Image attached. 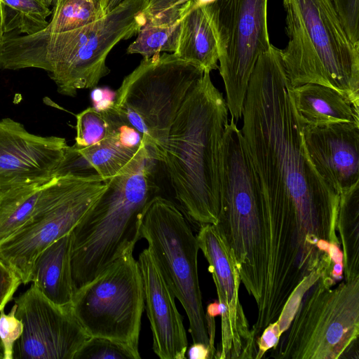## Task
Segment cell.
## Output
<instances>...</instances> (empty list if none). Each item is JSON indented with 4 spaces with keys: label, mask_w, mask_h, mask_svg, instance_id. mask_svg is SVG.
<instances>
[{
    "label": "cell",
    "mask_w": 359,
    "mask_h": 359,
    "mask_svg": "<svg viewBox=\"0 0 359 359\" xmlns=\"http://www.w3.org/2000/svg\"><path fill=\"white\" fill-rule=\"evenodd\" d=\"M72 231L46 248L36 258L30 282L50 301L58 305L72 303L75 286L72 264Z\"/></svg>",
    "instance_id": "cell-19"
},
{
    "label": "cell",
    "mask_w": 359,
    "mask_h": 359,
    "mask_svg": "<svg viewBox=\"0 0 359 359\" xmlns=\"http://www.w3.org/2000/svg\"><path fill=\"white\" fill-rule=\"evenodd\" d=\"M204 71L172 53L143 57L116 91L113 108L142 135L154 161L162 162L172 124Z\"/></svg>",
    "instance_id": "cell-8"
},
{
    "label": "cell",
    "mask_w": 359,
    "mask_h": 359,
    "mask_svg": "<svg viewBox=\"0 0 359 359\" xmlns=\"http://www.w3.org/2000/svg\"><path fill=\"white\" fill-rule=\"evenodd\" d=\"M268 0H215L203 6L218 49V69L226 104L234 121L242 117L251 74L259 57L271 45Z\"/></svg>",
    "instance_id": "cell-12"
},
{
    "label": "cell",
    "mask_w": 359,
    "mask_h": 359,
    "mask_svg": "<svg viewBox=\"0 0 359 359\" xmlns=\"http://www.w3.org/2000/svg\"><path fill=\"white\" fill-rule=\"evenodd\" d=\"M123 0H95L98 8L103 16L109 13Z\"/></svg>",
    "instance_id": "cell-35"
},
{
    "label": "cell",
    "mask_w": 359,
    "mask_h": 359,
    "mask_svg": "<svg viewBox=\"0 0 359 359\" xmlns=\"http://www.w3.org/2000/svg\"><path fill=\"white\" fill-rule=\"evenodd\" d=\"M0 358L3 359V354L0 348Z\"/></svg>",
    "instance_id": "cell-40"
},
{
    "label": "cell",
    "mask_w": 359,
    "mask_h": 359,
    "mask_svg": "<svg viewBox=\"0 0 359 359\" xmlns=\"http://www.w3.org/2000/svg\"><path fill=\"white\" fill-rule=\"evenodd\" d=\"M220 314L221 309L219 302H214L208 305L205 315L215 318L217 316H220Z\"/></svg>",
    "instance_id": "cell-36"
},
{
    "label": "cell",
    "mask_w": 359,
    "mask_h": 359,
    "mask_svg": "<svg viewBox=\"0 0 359 359\" xmlns=\"http://www.w3.org/2000/svg\"><path fill=\"white\" fill-rule=\"evenodd\" d=\"M116 91L109 88L95 87L91 93L93 107L98 111H104L114 107L116 99Z\"/></svg>",
    "instance_id": "cell-33"
},
{
    "label": "cell",
    "mask_w": 359,
    "mask_h": 359,
    "mask_svg": "<svg viewBox=\"0 0 359 359\" xmlns=\"http://www.w3.org/2000/svg\"><path fill=\"white\" fill-rule=\"evenodd\" d=\"M180 59L201 68L204 72L218 69L217 41L204 7L191 5L181 22L177 48Z\"/></svg>",
    "instance_id": "cell-21"
},
{
    "label": "cell",
    "mask_w": 359,
    "mask_h": 359,
    "mask_svg": "<svg viewBox=\"0 0 359 359\" xmlns=\"http://www.w3.org/2000/svg\"><path fill=\"white\" fill-rule=\"evenodd\" d=\"M4 34L30 35L43 30L52 11L39 0H0Z\"/></svg>",
    "instance_id": "cell-25"
},
{
    "label": "cell",
    "mask_w": 359,
    "mask_h": 359,
    "mask_svg": "<svg viewBox=\"0 0 359 359\" xmlns=\"http://www.w3.org/2000/svg\"><path fill=\"white\" fill-rule=\"evenodd\" d=\"M336 283L322 276L309 289L270 358H359V276Z\"/></svg>",
    "instance_id": "cell-7"
},
{
    "label": "cell",
    "mask_w": 359,
    "mask_h": 359,
    "mask_svg": "<svg viewBox=\"0 0 359 359\" xmlns=\"http://www.w3.org/2000/svg\"><path fill=\"white\" fill-rule=\"evenodd\" d=\"M287 46L281 50L292 87L331 88L359 109V44L346 35L332 0H283Z\"/></svg>",
    "instance_id": "cell-5"
},
{
    "label": "cell",
    "mask_w": 359,
    "mask_h": 359,
    "mask_svg": "<svg viewBox=\"0 0 359 359\" xmlns=\"http://www.w3.org/2000/svg\"><path fill=\"white\" fill-rule=\"evenodd\" d=\"M140 353L128 346L99 337H90L74 359H140Z\"/></svg>",
    "instance_id": "cell-28"
},
{
    "label": "cell",
    "mask_w": 359,
    "mask_h": 359,
    "mask_svg": "<svg viewBox=\"0 0 359 359\" xmlns=\"http://www.w3.org/2000/svg\"><path fill=\"white\" fill-rule=\"evenodd\" d=\"M137 261L154 352L161 359H184L188 340L183 318L175 304L176 297L149 248L140 252Z\"/></svg>",
    "instance_id": "cell-16"
},
{
    "label": "cell",
    "mask_w": 359,
    "mask_h": 359,
    "mask_svg": "<svg viewBox=\"0 0 359 359\" xmlns=\"http://www.w3.org/2000/svg\"><path fill=\"white\" fill-rule=\"evenodd\" d=\"M341 24L350 41L359 44V0H332Z\"/></svg>",
    "instance_id": "cell-30"
},
{
    "label": "cell",
    "mask_w": 359,
    "mask_h": 359,
    "mask_svg": "<svg viewBox=\"0 0 359 359\" xmlns=\"http://www.w3.org/2000/svg\"><path fill=\"white\" fill-rule=\"evenodd\" d=\"M71 306L90 337L107 338L139 352L144 299L133 252L121 256L78 287Z\"/></svg>",
    "instance_id": "cell-11"
},
{
    "label": "cell",
    "mask_w": 359,
    "mask_h": 359,
    "mask_svg": "<svg viewBox=\"0 0 359 359\" xmlns=\"http://www.w3.org/2000/svg\"><path fill=\"white\" fill-rule=\"evenodd\" d=\"M242 118L241 131L264 199L269 264L300 271L328 262L333 245L341 248L339 195L309 156L281 50L273 45L257 59Z\"/></svg>",
    "instance_id": "cell-1"
},
{
    "label": "cell",
    "mask_w": 359,
    "mask_h": 359,
    "mask_svg": "<svg viewBox=\"0 0 359 359\" xmlns=\"http://www.w3.org/2000/svg\"><path fill=\"white\" fill-rule=\"evenodd\" d=\"M69 148L63 137L35 135L13 119H1L0 190L46 184L60 174Z\"/></svg>",
    "instance_id": "cell-15"
},
{
    "label": "cell",
    "mask_w": 359,
    "mask_h": 359,
    "mask_svg": "<svg viewBox=\"0 0 359 359\" xmlns=\"http://www.w3.org/2000/svg\"><path fill=\"white\" fill-rule=\"evenodd\" d=\"M51 14L44 29L55 33L81 28L103 17L95 0H56Z\"/></svg>",
    "instance_id": "cell-26"
},
{
    "label": "cell",
    "mask_w": 359,
    "mask_h": 359,
    "mask_svg": "<svg viewBox=\"0 0 359 359\" xmlns=\"http://www.w3.org/2000/svg\"><path fill=\"white\" fill-rule=\"evenodd\" d=\"M281 332L276 321L269 325L256 340L257 354L256 359L262 358L266 353L278 344Z\"/></svg>",
    "instance_id": "cell-32"
},
{
    "label": "cell",
    "mask_w": 359,
    "mask_h": 359,
    "mask_svg": "<svg viewBox=\"0 0 359 359\" xmlns=\"http://www.w3.org/2000/svg\"><path fill=\"white\" fill-rule=\"evenodd\" d=\"M148 1L123 0L100 20L76 29L55 33L43 29L27 35L26 57L33 67L50 74L63 95L94 88L110 72L106 60L111 49L137 34L144 25Z\"/></svg>",
    "instance_id": "cell-6"
},
{
    "label": "cell",
    "mask_w": 359,
    "mask_h": 359,
    "mask_svg": "<svg viewBox=\"0 0 359 359\" xmlns=\"http://www.w3.org/2000/svg\"><path fill=\"white\" fill-rule=\"evenodd\" d=\"M41 1L44 5L49 7L50 5L55 3L56 0H39Z\"/></svg>",
    "instance_id": "cell-39"
},
{
    "label": "cell",
    "mask_w": 359,
    "mask_h": 359,
    "mask_svg": "<svg viewBox=\"0 0 359 359\" xmlns=\"http://www.w3.org/2000/svg\"><path fill=\"white\" fill-rule=\"evenodd\" d=\"M74 146L78 148L97 144L112 134L108 121L100 111L89 107L76 115Z\"/></svg>",
    "instance_id": "cell-27"
},
{
    "label": "cell",
    "mask_w": 359,
    "mask_h": 359,
    "mask_svg": "<svg viewBox=\"0 0 359 359\" xmlns=\"http://www.w3.org/2000/svg\"><path fill=\"white\" fill-rule=\"evenodd\" d=\"M96 172H65L45 184L29 220L0 243V259L24 285L37 256L69 233L97 203L108 187Z\"/></svg>",
    "instance_id": "cell-9"
},
{
    "label": "cell",
    "mask_w": 359,
    "mask_h": 359,
    "mask_svg": "<svg viewBox=\"0 0 359 359\" xmlns=\"http://www.w3.org/2000/svg\"><path fill=\"white\" fill-rule=\"evenodd\" d=\"M292 95L304 125L359 124V109L331 88L309 83L292 87Z\"/></svg>",
    "instance_id": "cell-20"
},
{
    "label": "cell",
    "mask_w": 359,
    "mask_h": 359,
    "mask_svg": "<svg viewBox=\"0 0 359 359\" xmlns=\"http://www.w3.org/2000/svg\"><path fill=\"white\" fill-rule=\"evenodd\" d=\"M43 185H23L0 190V243L29 220Z\"/></svg>",
    "instance_id": "cell-24"
},
{
    "label": "cell",
    "mask_w": 359,
    "mask_h": 359,
    "mask_svg": "<svg viewBox=\"0 0 359 359\" xmlns=\"http://www.w3.org/2000/svg\"><path fill=\"white\" fill-rule=\"evenodd\" d=\"M16 304H14L7 314L0 312V348L3 359H13V347L23 331L22 321L15 316Z\"/></svg>",
    "instance_id": "cell-29"
},
{
    "label": "cell",
    "mask_w": 359,
    "mask_h": 359,
    "mask_svg": "<svg viewBox=\"0 0 359 359\" xmlns=\"http://www.w3.org/2000/svg\"><path fill=\"white\" fill-rule=\"evenodd\" d=\"M196 237L208 262L218 302L226 308L221 316V341L215 358L256 359V339L239 300V273L226 245L214 224L201 225Z\"/></svg>",
    "instance_id": "cell-14"
},
{
    "label": "cell",
    "mask_w": 359,
    "mask_h": 359,
    "mask_svg": "<svg viewBox=\"0 0 359 359\" xmlns=\"http://www.w3.org/2000/svg\"><path fill=\"white\" fill-rule=\"evenodd\" d=\"M229 109L205 72L183 102L172 124L161 162L175 198L198 224L217 222L220 156Z\"/></svg>",
    "instance_id": "cell-2"
},
{
    "label": "cell",
    "mask_w": 359,
    "mask_h": 359,
    "mask_svg": "<svg viewBox=\"0 0 359 359\" xmlns=\"http://www.w3.org/2000/svg\"><path fill=\"white\" fill-rule=\"evenodd\" d=\"M337 231L344 278L359 276V183L339 195Z\"/></svg>",
    "instance_id": "cell-22"
},
{
    "label": "cell",
    "mask_w": 359,
    "mask_h": 359,
    "mask_svg": "<svg viewBox=\"0 0 359 359\" xmlns=\"http://www.w3.org/2000/svg\"><path fill=\"white\" fill-rule=\"evenodd\" d=\"M215 0H193L194 6H202L209 4Z\"/></svg>",
    "instance_id": "cell-37"
},
{
    "label": "cell",
    "mask_w": 359,
    "mask_h": 359,
    "mask_svg": "<svg viewBox=\"0 0 359 359\" xmlns=\"http://www.w3.org/2000/svg\"><path fill=\"white\" fill-rule=\"evenodd\" d=\"M15 304L23 331L14 344L13 359H74L90 337L71 304L53 303L32 283Z\"/></svg>",
    "instance_id": "cell-13"
},
{
    "label": "cell",
    "mask_w": 359,
    "mask_h": 359,
    "mask_svg": "<svg viewBox=\"0 0 359 359\" xmlns=\"http://www.w3.org/2000/svg\"><path fill=\"white\" fill-rule=\"evenodd\" d=\"M21 283L19 277L0 259V312L13 299Z\"/></svg>",
    "instance_id": "cell-31"
},
{
    "label": "cell",
    "mask_w": 359,
    "mask_h": 359,
    "mask_svg": "<svg viewBox=\"0 0 359 359\" xmlns=\"http://www.w3.org/2000/svg\"><path fill=\"white\" fill-rule=\"evenodd\" d=\"M4 36L3 26H2V13H1V7L0 4V43L2 40Z\"/></svg>",
    "instance_id": "cell-38"
},
{
    "label": "cell",
    "mask_w": 359,
    "mask_h": 359,
    "mask_svg": "<svg viewBox=\"0 0 359 359\" xmlns=\"http://www.w3.org/2000/svg\"><path fill=\"white\" fill-rule=\"evenodd\" d=\"M219 199L215 226L258 311L266 280L265 204L241 129L232 118L221 147Z\"/></svg>",
    "instance_id": "cell-4"
},
{
    "label": "cell",
    "mask_w": 359,
    "mask_h": 359,
    "mask_svg": "<svg viewBox=\"0 0 359 359\" xmlns=\"http://www.w3.org/2000/svg\"><path fill=\"white\" fill-rule=\"evenodd\" d=\"M154 160L144 154L108 180L97 203L72 229L71 264L75 289L89 282L142 239V222L155 196Z\"/></svg>",
    "instance_id": "cell-3"
},
{
    "label": "cell",
    "mask_w": 359,
    "mask_h": 359,
    "mask_svg": "<svg viewBox=\"0 0 359 359\" xmlns=\"http://www.w3.org/2000/svg\"><path fill=\"white\" fill-rule=\"evenodd\" d=\"M303 136L316 171L336 194L359 183V124L304 125Z\"/></svg>",
    "instance_id": "cell-17"
},
{
    "label": "cell",
    "mask_w": 359,
    "mask_h": 359,
    "mask_svg": "<svg viewBox=\"0 0 359 359\" xmlns=\"http://www.w3.org/2000/svg\"><path fill=\"white\" fill-rule=\"evenodd\" d=\"M73 147L88 167L93 168L104 180L117 175L142 156L149 155L143 142L137 149H127L118 142L114 133L95 145L83 148Z\"/></svg>",
    "instance_id": "cell-23"
},
{
    "label": "cell",
    "mask_w": 359,
    "mask_h": 359,
    "mask_svg": "<svg viewBox=\"0 0 359 359\" xmlns=\"http://www.w3.org/2000/svg\"><path fill=\"white\" fill-rule=\"evenodd\" d=\"M188 358L190 359H210V350L203 344L193 343L188 349Z\"/></svg>",
    "instance_id": "cell-34"
},
{
    "label": "cell",
    "mask_w": 359,
    "mask_h": 359,
    "mask_svg": "<svg viewBox=\"0 0 359 359\" xmlns=\"http://www.w3.org/2000/svg\"><path fill=\"white\" fill-rule=\"evenodd\" d=\"M142 238L188 317L193 343L211 349L198 273L199 245L190 224L170 200L155 195L147 203Z\"/></svg>",
    "instance_id": "cell-10"
},
{
    "label": "cell",
    "mask_w": 359,
    "mask_h": 359,
    "mask_svg": "<svg viewBox=\"0 0 359 359\" xmlns=\"http://www.w3.org/2000/svg\"><path fill=\"white\" fill-rule=\"evenodd\" d=\"M191 3L192 0H149L143 10L144 23L127 53L140 54L143 57L174 53L182 18Z\"/></svg>",
    "instance_id": "cell-18"
}]
</instances>
